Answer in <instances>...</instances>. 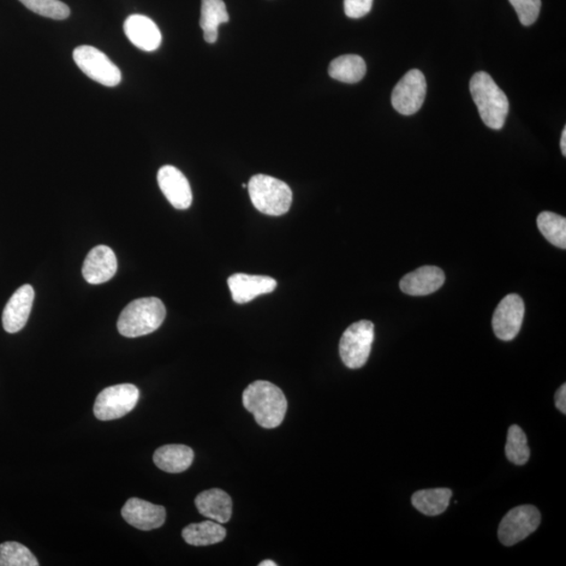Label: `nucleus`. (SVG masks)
<instances>
[{
  "mask_svg": "<svg viewBox=\"0 0 566 566\" xmlns=\"http://www.w3.org/2000/svg\"><path fill=\"white\" fill-rule=\"evenodd\" d=\"M244 408L254 415L256 422L262 428L273 429L284 420L288 401L278 386L267 381H255L243 391Z\"/></svg>",
  "mask_w": 566,
  "mask_h": 566,
  "instance_id": "f257e3e1",
  "label": "nucleus"
},
{
  "mask_svg": "<svg viewBox=\"0 0 566 566\" xmlns=\"http://www.w3.org/2000/svg\"><path fill=\"white\" fill-rule=\"evenodd\" d=\"M470 92L486 127L502 129L510 110L508 97L503 89L486 71H479L470 81Z\"/></svg>",
  "mask_w": 566,
  "mask_h": 566,
  "instance_id": "f03ea898",
  "label": "nucleus"
},
{
  "mask_svg": "<svg viewBox=\"0 0 566 566\" xmlns=\"http://www.w3.org/2000/svg\"><path fill=\"white\" fill-rule=\"evenodd\" d=\"M165 317L166 308L159 298H141L123 309L118 320V331L127 338L146 336L156 332Z\"/></svg>",
  "mask_w": 566,
  "mask_h": 566,
  "instance_id": "7ed1b4c3",
  "label": "nucleus"
},
{
  "mask_svg": "<svg viewBox=\"0 0 566 566\" xmlns=\"http://www.w3.org/2000/svg\"><path fill=\"white\" fill-rule=\"evenodd\" d=\"M248 190L256 209L267 216H283L293 202L289 185L270 176H254L248 184Z\"/></svg>",
  "mask_w": 566,
  "mask_h": 566,
  "instance_id": "20e7f679",
  "label": "nucleus"
},
{
  "mask_svg": "<svg viewBox=\"0 0 566 566\" xmlns=\"http://www.w3.org/2000/svg\"><path fill=\"white\" fill-rule=\"evenodd\" d=\"M374 340V325L371 321L361 320L348 327L340 340V357L350 369L365 366L371 355Z\"/></svg>",
  "mask_w": 566,
  "mask_h": 566,
  "instance_id": "39448f33",
  "label": "nucleus"
},
{
  "mask_svg": "<svg viewBox=\"0 0 566 566\" xmlns=\"http://www.w3.org/2000/svg\"><path fill=\"white\" fill-rule=\"evenodd\" d=\"M140 398L138 387L133 384H119L101 391L94 406V416L100 421L123 418L133 410Z\"/></svg>",
  "mask_w": 566,
  "mask_h": 566,
  "instance_id": "423d86ee",
  "label": "nucleus"
},
{
  "mask_svg": "<svg viewBox=\"0 0 566 566\" xmlns=\"http://www.w3.org/2000/svg\"><path fill=\"white\" fill-rule=\"evenodd\" d=\"M73 57L83 73L94 81L107 87L120 85L122 80L120 69L96 47L91 45L76 47Z\"/></svg>",
  "mask_w": 566,
  "mask_h": 566,
  "instance_id": "0eeeda50",
  "label": "nucleus"
},
{
  "mask_svg": "<svg viewBox=\"0 0 566 566\" xmlns=\"http://www.w3.org/2000/svg\"><path fill=\"white\" fill-rule=\"evenodd\" d=\"M540 512L534 505L524 504L508 512L499 524L498 538L505 546L518 544L538 529Z\"/></svg>",
  "mask_w": 566,
  "mask_h": 566,
  "instance_id": "6e6552de",
  "label": "nucleus"
},
{
  "mask_svg": "<svg viewBox=\"0 0 566 566\" xmlns=\"http://www.w3.org/2000/svg\"><path fill=\"white\" fill-rule=\"evenodd\" d=\"M426 94L427 83L424 74L419 70H411L393 88V109L404 116L414 115L424 103Z\"/></svg>",
  "mask_w": 566,
  "mask_h": 566,
  "instance_id": "1a4fd4ad",
  "label": "nucleus"
},
{
  "mask_svg": "<svg viewBox=\"0 0 566 566\" xmlns=\"http://www.w3.org/2000/svg\"><path fill=\"white\" fill-rule=\"evenodd\" d=\"M524 303L517 294L505 296L493 315V331L503 341H511L520 332L524 317Z\"/></svg>",
  "mask_w": 566,
  "mask_h": 566,
  "instance_id": "9d476101",
  "label": "nucleus"
},
{
  "mask_svg": "<svg viewBox=\"0 0 566 566\" xmlns=\"http://www.w3.org/2000/svg\"><path fill=\"white\" fill-rule=\"evenodd\" d=\"M158 183L166 199L176 209L186 210L192 206V187L187 177L175 166H163L158 172Z\"/></svg>",
  "mask_w": 566,
  "mask_h": 566,
  "instance_id": "9b49d317",
  "label": "nucleus"
},
{
  "mask_svg": "<svg viewBox=\"0 0 566 566\" xmlns=\"http://www.w3.org/2000/svg\"><path fill=\"white\" fill-rule=\"evenodd\" d=\"M121 514L130 526L141 531H152L163 526L166 520L164 506L140 498H130L124 504Z\"/></svg>",
  "mask_w": 566,
  "mask_h": 566,
  "instance_id": "f8f14e48",
  "label": "nucleus"
},
{
  "mask_svg": "<svg viewBox=\"0 0 566 566\" xmlns=\"http://www.w3.org/2000/svg\"><path fill=\"white\" fill-rule=\"evenodd\" d=\"M35 291L32 285L25 284L18 289L5 306L3 325L5 332L15 333L26 326L31 314Z\"/></svg>",
  "mask_w": 566,
  "mask_h": 566,
  "instance_id": "ddd939ff",
  "label": "nucleus"
},
{
  "mask_svg": "<svg viewBox=\"0 0 566 566\" xmlns=\"http://www.w3.org/2000/svg\"><path fill=\"white\" fill-rule=\"evenodd\" d=\"M228 285L234 300L244 305L256 297L272 293L277 288V282L269 276L238 273L229 277Z\"/></svg>",
  "mask_w": 566,
  "mask_h": 566,
  "instance_id": "4468645a",
  "label": "nucleus"
},
{
  "mask_svg": "<svg viewBox=\"0 0 566 566\" xmlns=\"http://www.w3.org/2000/svg\"><path fill=\"white\" fill-rule=\"evenodd\" d=\"M118 270L115 252L110 247H94L83 264V277L88 283L101 284L110 282Z\"/></svg>",
  "mask_w": 566,
  "mask_h": 566,
  "instance_id": "2eb2a0df",
  "label": "nucleus"
},
{
  "mask_svg": "<svg viewBox=\"0 0 566 566\" xmlns=\"http://www.w3.org/2000/svg\"><path fill=\"white\" fill-rule=\"evenodd\" d=\"M124 32L130 43L142 51H156L162 43V34L158 26L144 15L129 16L124 22Z\"/></svg>",
  "mask_w": 566,
  "mask_h": 566,
  "instance_id": "dca6fc26",
  "label": "nucleus"
},
{
  "mask_svg": "<svg viewBox=\"0 0 566 566\" xmlns=\"http://www.w3.org/2000/svg\"><path fill=\"white\" fill-rule=\"evenodd\" d=\"M445 274L438 267L425 266L405 275L400 288L410 296H426L443 287Z\"/></svg>",
  "mask_w": 566,
  "mask_h": 566,
  "instance_id": "f3484780",
  "label": "nucleus"
},
{
  "mask_svg": "<svg viewBox=\"0 0 566 566\" xmlns=\"http://www.w3.org/2000/svg\"><path fill=\"white\" fill-rule=\"evenodd\" d=\"M195 505L202 516L218 523H226L232 516V499L220 488H210L199 494Z\"/></svg>",
  "mask_w": 566,
  "mask_h": 566,
  "instance_id": "a211bd4d",
  "label": "nucleus"
},
{
  "mask_svg": "<svg viewBox=\"0 0 566 566\" xmlns=\"http://www.w3.org/2000/svg\"><path fill=\"white\" fill-rule=\"evenodd\" d=\"M193 460V450L185 445H165L153 455L156 466L168 473L184 472L192 466Z\"/></svg>",
  "mask_w": 566,
  "mask_h": 566,
  "instance_id": "6ab92c4d",
  "label": "nucleus"
},
{
  "mask_svg": "<svg viewBox=\"0 0 566 566\" xmlns=\"http://www.w3.org/2000/svg\"><path fill=\"white\" fill-rule=\"evenodd\" d=\"M229 21L228 11L223 0H201L200 26L208 44H216L218 27Z\"/></svg>",
  "mask_w": 566,
  "mask_h": 566,
  "instance_id": "aec40b11",
  "label": "nucleus"
},
{
  "mask_svg": "<svg viewBox=\"0 0 566 566\" xmlns=\"http://www.w3.org/2000/svg\"><path fill=\"white\" fill-rule=\"evenodd\" d=\"M182 536L190 545L207 546L219 544L225 540L226 531L222 523L207 521L189 524L183 529Z\"/></svg>",
  "mask_w": 566,
  "mask_h": 566,
  "instance_id": "412c9836",
  "label": "nucleus"
},
{
  "mask_svg": "<svg viewBox=\"0 0 566 566\" xmlns=\"http://www.w3.org/2000/svg\"><path fill=\"white\" fill-rule=\"evenodd\" d=\"M452 491L450 488H428L415 492L411 498L414 508L427 516H437L444 513L448 508Z\"/></svg>",
  "mask_w": 566,
  "mask_h": 566,
  "instance_id": "4be33fe9",
  "label": "nucleus"
},
{
  "mask_svg": "<svg viewBox=\"0 0 566 566\" xmlns=\"http://www.w3.org/2000/svg\"><path fill=\"white\" fill-rule=\"evenodd\" d=\"M329 74L332 79L353 85L365 78L366 63L357 55L340 56L330 64Z\"/></svg>",
  "mask_w": 566,
  "mask_h": 566,
  "instance_id": "5701e85b",
  "label": "nucleus"
},
{
  "mask_svg": "<svg viewBox=\"0 0 566 566\" xmlns=\"http://www.w3.org/2000/svg\"><path fill=\"white\" fill-rule=\"evenodd\" d=\"M538 228L547 241L560 249H566V218L553 212H542L537 218Z\"/></svg>",
  "mask_w": 566,
  "mask_h": 566,
  "instance_id": "b1692460",
  "label": "nucleus"
},
{
  "mask_svg": "<svg viewBox=\"0 0 566 566\" xmlns=\"http://www.w3.org/2000/svg\"><path fill=\"white\" fill-rule=\"evenodd\" d=\"M505 455L511 463L522 466L529 462V448L526 433L520 426L513 425L509 428L508 439H506Z\"/></svg>",
  "mask_w": 566,
  "mask_h": 566,
  "instance_id": "393cba45",
  "label": "nucleus"
},
{
  "mask_svg": "<svg viewBox=\"0 0 566 566\" xmlns=\"http://www.w3.org/2000/svg\"><path fill=\"white\" fill-rule=\"evenodd\" d=\"M0 566H39V562L28 547L9 541L0 545Z\"/></svg>",
  "mask_w": 566,
  "mask_h": 566,
  "instance_id": "a878e982",
  "label": "nucleus"
},
{
  "mask_svg": "<svg viewBox=\"0 0 566 566\" xmlns=\"http://www.w3.org/2000/svg\"><path fill=\"white\" fill-rule=\"evenodd\" d=\"M20 2L34 13L55 21L67 20L70 14L68 5L61 0H20Z\"/></svg>",
  "mask_w": 566,
  "mask_h": 566,
  "instance_id": "bb28decb",
  "label": "nucleus"
},
{
  "mask_svg": "<svg viewBox=\"0 0 566 566\" xmlns=\"http://www.w3.org/2000/svg\"><path fill=\"white\" fill-rule=\"evenodd\" d=\"M513 5L522 26L529 27L537 21L541 9V0H509Z\"/></svg>",
  "mask_w": 566,
  "mask_h": 566,
  "instance_id": "cd10ccee",
  "label": "nucleus"
},
{
  "mask_svg": "<svg viewBox=\"0 0 566 566\" xmlns=\"http://www.w3.org/2000/svg\"><path fill=\"white\" fill-rule=\"evenodd\" d=\"M373 0H344V12L349 18H361L371 12Z\"/></svg>",
  "mask_w": 566,
  "mask_h": 566,
  "instance_id": "c85d7f7f",
  "label": "nucleus"
},
{
  "mask_svg": "<svg viewBox=\"0 0 566 566\" xmlns=\"http://www.w3.org/2000/svg\"><path fill=\"white\" fill-rule=\"evenodd\" d=\"M556 407L566 414V385L560 386L555 396Z\"/></svg>",
  "mask_w": 566,
  "mask_h": 566,
  "instance_id": "c756f323",
  "label": "nucleus"
},
{
  "mask_svg": "<svg viewBox=\"0 0 566 566\" xmlns=\"http://www.w3.org/2000/svg\"><path fill=\"white\" fill-rule=\"evenodd\" d=\"M560 146H562V152L563 156L566 157V127H564L562 135V141H560Z\"/></svg>",
  "mask_w": 566,
  "mask_h": 566,
  "instance_id": "7c9ffc66",
  "label": "nucleus"
},
{
  "mask_svg": "<svg viewBox=\"0 0 566 566\" xmlns=\"http://www.w3.org/2000/svg\"><path fill=\"white\" fill-rule=\"evenodd\" d=\"M259 566H277V563L272 562V560H265V562L259 563Z\"/></svg>",
  "mask_w": 566,
  "mask_h": 566,
  "instance_id": "2f4dec72",
  "label": "nucleus"
}]
</instances>
